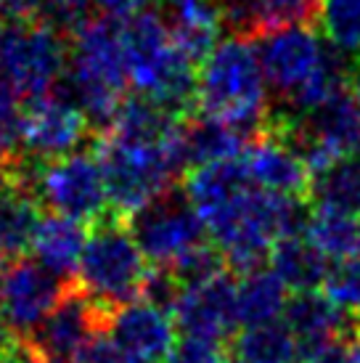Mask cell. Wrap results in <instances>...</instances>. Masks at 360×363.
Wrapping results in <instances>:
<instances>
[{
	"label": "cell",
	"instance_id": "28",
	"mask_svg": "<svg viewBox=\"0 0 360 363\" xmlns=\"http://www.w3.org/2000/svg\"><path fill=\"white\" fill-rule=\"evenodd\" d=\"M162 268H167L183 289H191V286H199V284H207L223 273H228V262L215 244L204 242L170 265H162Z\"/></svg>",
	"mask_w": 360,
	"mask_h": 363
},
{
	"label": "cell",
	"instance_id": "35",
	"mask_svg": "<svg viewBox=\"0 0 360 363\" xmlns=\"http://www.w3.org/2000/svg\"><path fill=\"white\" fill-rule=\"evenodd\" d=\"M93 3H96V9H99L103 16L120 19V21L143 9V0H93Z\"/></svg>",
	"mask_w": 360,
	"mask_h": 363
},
{
	"label": "cell",
	"instance_id": "9",
	"mask_svg": "<svg viewBox=\"0 0 360 363\" xmlns=\"http://www.w3.org/2000/svg\"><path fill=\"white\" fill-rule=\"evenodd\" d=\"M254 45L260 53L268 93L276 96V109L294 101L323 72L329 59V43L323 45L310 24L268 32L254 40Z\"/></svg>",
	"mask_w": 360,
	"mask_h": 363
},
{
	"label": "cell",
	"instance_id": "10",
	"mask_svg": "<svg viewBox=\"0 0 360 363\" xmlns=\"http://www.w3.org/2000/svg\"><path fill=\"white\" fill-rule=\"evenodd\" d=\"M111 311L96 303L77 281L67 286V294L53 308L45 323L32 334V345L40 350L45 363H74L85 345L106 334Z\"/></svg>",
	"mask_w": 360,
	"mask_h": 363
},
{
	"label": "cell",
	"instance_id": "41",
	"mask_svg": "<svg viewBox=\"0 0 360 363\" xmlns=\"http://www.w3.org/2000/svg\"><path fill=\"white\" fill-rule=\"evenodd\" d=\"M225 363H244V361H239L236 355H230V358H225Z\"/></svg>",
	"mask_w": 360,
	"mask_h": 363
},
{
	"label": "cell",
	"instance_id": "5",
	"mask_svg": "<svg viewBox=\"0 0 360 363\" xmlns=\"http://www.w3.org/2000/svg\"><path fill=\"white\" fill-rule=\"evenodd\" d=\"M149 273V260L133 239L125 218L106 212L103 218L90 223L88 244L74 281L96 303L114 311L120 305L140 300Z\"/></svg>",
	"mask_w": 360,
	"mask_h": 363
},
{
	"label": "cell",
	"instance_id": "26",
	"mask_svg": "<svg viewBox=\"0 0 360 363\" xmlns=\"http://www.w3.org/2000/svg\"><path fill=\"white\" fill-rule=\"evenodd\" d=\"M315 24L331 48L360 59V0H318Z\"/></svg>",
	"mask_w": 360,
	"mask_h": 363
},
{
	"label": "cell",
	"instance_id": "33",
	"mask_svg": "<svg viewBox=\"0 0 360 363\" xmlns=\"http://www.w3.org/2000/svg\"><path fill=\"white\" fill-rule=\"evenodd\" d=\"M305 363H358V337H342L302 355Z\"/></svg>",
	"mask_w": 360,
	"mask_h": 363
},
{
	"label": "cell",
	"instance_id": "1",
	"mask_svg": "<svg viewBox=\"0 0 360 363\" xmlns=\"http://www.w3.org/2000/svg\"><path fill=\"white\" fill-rule=\"evenodd\" d=\"M128 61L120 19L90 16L69 35V64L61 93L88 117L93 135L106 133L128 99Z\"/></svg>",
	"mask_w": 360,
	"mask_h": 363
},
{
	"label": "cell",
	"instance_id": "3",
	"mask_svg": "<svg viewBox=\"0 0 360 363\" xmlns=\"http://www.w3.org/2000/svg\"><path fill=\"white\" fill-rule=\"evenodd\" d=\"M196 111L228 122L249 141L268 130L273 104L254 40L230 35L201 61Z\"/></svg>",
	"mask_w": 360,
	"mask_h": 363
},
{
	"label": "cell",
	"instance_id": "8",
	"mask_svg": "<svg viewBox=\"0 0 360 363\" xmlns=\"http://www.w3.org/2000/svg\"><path fill=\"white\" fill-rule=\"evenodd\" d=\"M128 228L151 265H170L210 236L183 189H170L133 212Z\"/></svg>",
	"mask_w": 360,
	"mask_h": 363
},
{
	"label": "cell",
	"instance_id": "18",
	"mask_svg": "<svg viewBox=\"0 0 360 363\" xmlns=\"http://www.w3.org/2000/svg\"><path fill=\"white\" fill-rule=\"evenodd\" d=\"M40 199L27 181V170H9L0 181V255L21 257L40 225Z\"/></svg>",
	"mask_w": 360,
	"mask_h": 363
},
{
	"label": "cell",
	"instance_id": "42",
	"mask_svg": "<svg viewBox=\"0 0 360 363\" xmlns=\"http://www.w3.org/2000/svg\"><path fill=\"white\" fill-rule=\"evenodd\" d=\"M3 35H6V30H3V16H0V43H3Z\"/></svg>",
	"mask_w": 360,
	"mask_h": 363
},
{
	"label": "cell",
	"instance_id": "27",
	"mask_svg": "<svg viewBox=\"0 0 360 363\" xmlns=\"http://www.w3.org/2000/svg\"><path fill=\"white\" fill-rule=\"evenodd\" d=\"M320 252L334 260H344L355 252L358 247V218L344 215V212L320 210L313 207L308 233H305Z\"/></svg>",
	"mask_w": 360,
	"mask_h": 363
},
{
	"label": "cell",
	"instance_id": "25",
	"mask_svg": "<svg viewBox=\"0 0 360 363\" xmlns=\"http://www.w3.org/2000/svg\"><path fill=\"white\" fill-rule=\"evenodd\" d=\"M233 355L244 363H297L300 342L286 321H270L236 334Z\"/></svg>",
	"mask_w": 360,
	"mask_h": 363
},
{
	"label": "cell",
	"instance_id": "37",
	"mask_svg": "<svg viewBox=\"0 0 360 363\" xmlns=\"http://www.w3.org/2000/svg\"><path fill=\"white\" fill-rule=\"evenodd\" d=\"M350 91L360 106V59H358V64H355V72H352V77H350Z\"/></svg>",
	"mask_w": 360,
	"mask_h": 363
},
{
	"label": "cell",
	"instance_id": "11",
	"mask_svg": "<svg viewBox=\"0 0 360 363\" xmlns=\"http://www.w3.org/2000/svg\"><path fill=\"white\" fill-rule=\"evenodd\" d=\"M69 284L38 260H16L0 279V321L9 332L35 334L61 303Z\"/></svg>",
	"mask_w": 360,
	"mask_h": 363
},
{
	"label": "cell",
	"instance_id": "4",
	"mask_svg": "<svg viewBox=\"0 0 360 363\" xmlns=\"http://www.w3.org/2000/svg\"><path fill=\"white\" fill-rule=\"evenodd\" d=\"M90 149L103 170L109 212L125 220L164 191L175 189L178 175H186L180 133L167 143H143L120 138L114 133H96L90 138Z\"/></svg>",
	"mask_w": 360,
	"mask_h": 363
},
{
	"label": "cell",
	"instance_id": "2",
	"mask_svg": "<svg viewBox=\"0 0 360 363\" xmlns=\"http://www.w3.org/2000/svg\"><path fill=\"white\" fill-rule=\"evenodd\" d=\"M128 77L138 96L162 104L180 117L196 111L199 67L180 51L159 9L143 6L120 21Z\"/></svg>",
	"mask_w": 360,
	"mask_h": 363
},
{
	"label": "cell",
	"instance_id": "31",
	"mask_svg": "<svg viewBox=\"0 0 360 363\" xmlns=\"http://www.w3.org/2000/svg\"><path fill=\"white\" fill-rule=\"evenodd\" d=\"M167 363H225V342L183 334L172 347Z\"/></svg>",
	"mask_w": 360,
	"mask_h": 363
},
{
	"label": "cell",
	"instance_id": "6",
	"mask_svg": "<svg viewBox=\"0 0 360 363\" xmlns=\"http://www.w3.org/2000/svg\"><path fill=\"white\" fill-rule=\"evenodd\" d=\"M69 40L48 21L13 24L0 43V82L19 99H43L64 80Z\"/></svg>",
	"mask_w": 360,
	"mask_h": 363
},
{
	"label": "cell",
	"instance_id": "19",
	"mask_svg": "<svg viewBox=\"0 0 360 363\" xmlns=\"http://www.w3.org/2000/svg\"><path fill=\"white\" fill-rule=\"evenodd\" d=\"M247 146H249V138L236 128H230L228 122L207 117V114H191L183 120L180 157H183L186 172L201 164L239 160Z\"/></svg>",
	"mask_w": 360,
	"mask_h": 363
},
{
	"label": "cell",
	"instance_id": "43",
	"mask_svg": "<svg viewBox=\"0 0 360 363\" xmlns=\"http://www.w3.org/2000/svg\"><path fill=\"white\" fill-rule=\"evenodd\" d=\"M3 271H6V268H3V255H0V279H3Z\"/></svg>",
	"mask_w": 360,
	"mask_h": 363
},
{
	"label": "cell",
	"instance_id": "24",
	"mask_svg": "<svg viewBox=\"0 0 360 363\" xmlns=\"http://www.w3.org/2000/svg\"><path fill=\"white\" fill-rule=\"evenodd\" d=\"M310 204L320 210L344 212L358 218L360 215V157L337 160L331 167L313 175Z\"/></svg>",
	"mask_w": 360,
	"mask_h": 363
},
{
	"label": "cell",
	"instance_id": "22",
	"mask_svg": "<svg viewBox=\"0 0 360 363\" xmlns=\"http://www.w3.org/2000/svg\"><path fill=\"white\" fill-rule=\"evenodd\" d=\"M220 27L223 16L215 0H191V3L175 11L170 32L180 51L186 53L196 67H201V61L207 59L218 45Z\"/></svg>",
	"mask_w": 360,
	"mask_h": 363
},
{
	"label": "cell",
	"instance_id": "39",
	"mask_svg": "<svg viewBox=\"0 0 360 363\" xmlns=\"http://www.w3.org/2000/svg\"><path fill=\"white\" fill-rule=\"evenodd\" d=\"M162 3H170V6L180 9V6H186V3H191V0H162Z\"/></svg>",
	"mask_w": 360,
	"mask_h": 363
},
{
	"label": "cell",
	"instance_id": "17",
	"mask_svg": "<svg viewBox=\"0 0 360 363\" xmlns=\"http://www.w3.org/2000/svg\"><path fill=\"white\" fill-rule=\"evenodd\" d=\"M223 16V27L230 35L260 40L262 35L283 27L315 21L318 0H215Z\"/></svg>",
	"mask_w": 360,
	"mask_h": 363
},
{
	"label": "cell",
	"instance_id": "32",
	"mask_svg": "<svg viewBox=\"0 0 360 363\" xmlns=\"http://www.w3.org/2000/svg\"><path fill=\"white\" fill-rule=\"evenodd\" d=\"M90 3L93 0H45V19L43 21L72 35L82 21L90 19Z\"/></svg>",
	"mask_w": 360,
	"mask_h": 363
},
{
	"label": "cell",
	"instance_id": "36",
	"mask_svg": "<svg viewBox=\"0 0 360 363\" xmlns=\"http://www.w3.org/2000/svg\"><path fill=\"white\" fill-rule=\"evenodd\" d=\"M0 363H45V358L32 342H11Z\"/></svg>",
	"mask_w": 360,
	"mask_h": 363
},
{
	"label": "cell",
	"instance_id": "12",
	"mask_svg": "<svg viewBox=\"0 0 360 363\" xmlns=\"http://www.w3.org/2000/svg\"><path fill=\"white\" fill-rule=\"evenodd\" d=\"M90 133L93 128L77 104L64 93H48L24 109L21 149L35 162L61 160L77 152Z\"/></svg>",
	"mask_w": 360,
	"mask_h": 363
},
{
	"label": "cell",
	"instance_id": "23",
	"mask_svg": "<svg viewBox=\"0 0 360 363\" xmlns=\"http://www.w3.org/2000/svg\"><path fill=\"white\" fill-rule=\"evenodd\" d=\"M286 284L273 271H252L244 273L236 284V313L239 326H260V323L279 321V315L286 311Z\"/></svg>",
	"mask_w": 360,
	"mask_h": 363
},
{
	"label": "cell",
	"instance_id": "15",
	"mask_svg": "<svg viewBox=\"0 0 360 363\" xmlns=\"http://www.w3.org/2000/svg\"><path fill=\"white\" fill-rule=\"evenodd\" d=\"M241 160L249 172V181L257 189L281 194V196L310 199L313 172L308 170L300 154L273 130H265L257 138H252Z\"/></svg>",
	"mask_w": 360,
	"mask_h": 363
},
{
	"label": "cell",
	"instance_id": "16",
	"mask_svg": "<svg viewBox=\"0 0 360 363\" xmlns=\"http://www.w3.org/2000/svg\"><path fill=\"white\" fill-rule=\"evenodd\" d=\"M283 321H286V326L294 332L297 342H300V358L313 353L320 345L331 342V340L358 337L360 329L358 318L344 313L339 305L331 303L326 292L320 294L318 289L294 294L286 303Z\"/></svg>",
	"mask_w": 360,
	"mask_h": 363
},
{
	"label": "cell",
	"instance_id": "14",
	"mask_svg": "<svg viewBox=\"0 0 360 363\" xmlns=\"http://www.w3.org/2000/svg\"><path fill=\"white\" fill-rule=\"evenodd\" d=\"M236 284L228 273L207 284L183 289L172 308V318L183 334L210 337L218 342H228L239 326L236 313Z\"/></svg>",
	"mask_w": 360,
	"mask_h": 363
},
{
	"label": "cell",
	"instance_id": "40",
	"mask_svg": "<svg viewBox=\"0 0 360 363\" xmlns=\"http://www.w3.org/2000/svg\"><path fill=\"white\" fill-rule=\"evenodd\" d=\"M355 255L360 257V220H358V247H355Z\"/></svg>",
	"mask_w": 360,
	"mask_h": 363
},
{
	"label": "cell",
	"instance_id": "30",
	"mask_svg": "<svg viewBox=\"0 0 360 363\" xmlns=\"http://www.w3.org/2000/svg\"><path fill=\"white\" fill-rule=\"evenodd\" d=\"M24 135V109L21 99L11 91L6 82H0V164H16V152L21 149Z\"/></svg>",
	"mask_w": 360,
	"mask_h": 363
},
{
	"label": "cell",
	"instance_id": "20",
	"mask_svg": "<svg viewBox=\"0 0 360 363\" xmlns=\"http://www.w3.org/2000/svg\"><path fill=\"white\" fill-rule=\"evenodd\" d=\"M88 244V228L85 223L50 212L40 220L30 252L43 268L56 273L59 279H72L80 271V260Z\"/></svg>",
	"mask_w": 360,
	"mask_h": 363
},
{
	"label": "cell",
	"instance_id": "34",
	"mask_svg": "<svg viewBox=\"0 0 360 363\" xmlns=\"http://www.w3.org/2000/svg\"><path fill=\"white\" fill-rule=\"evenodd\" d=\"M0 16L13 24L45 19V0H0Z\"/></svg>",
	"mask_w": 360,
	"mask_h": 363
},
{
	"label": "cell",
	"instance_id": "13",
	"mask_svg": "<svg viewBox=\"0 0 360 363\" xmlns=\"http://www.w3.org/2000/svg\"><path fill=\"white\" fill-rule=\"evenodd\" d=\"M175 318L149 300H133L111 311L109 340L130 363H167L175 347Z\"/></svg>",
	"mask_w": 360,
	"mask_h": 363
},
{
	"label": "cell",
	"instance_id": "44",
	"mask_svg": "<svg viewBox=\"0 0 360 363\" xmlns=\"http://www.w3.org/2000/svg\"><path fill=\"white\" fill-rule=\"evenodd\" d=\"M358 342H360V329H358Z\"/></svg>",
	"mask_w": 360,
	"mask_h": 363
},
{
	"label": "cell",
	"instance_id": "21",
	"mask_svg": "<svg viewBox=\"0 0 360 363\" xmlns=\"http://www.w3.org/2000/svg\"><path fill=\"white\" fill-rule=\"evenodd\" d=\"M270 271L294 292H313L323 286L329 273V257L308 236H283L270 247Z\"/></svg>",
	"mask_w": 360,
	"mask_h": 363
},
{
	"label": "cell",
	"instance_id": "38",
	"mask_svg": "<svg viewBox=\"0 0 360 363\" xmlns=\"http://www.w3.org/2000/svg\"><path fill=\"white\" fill-rule=\"evenodd\" d=\"M11 342H13V340L9 337V326H6V323L0 321V358L6 355V350L11 347Z\"/></svg>",
	"mask_w": 360,
	"mask_h": 363
},
{
	"label": "cell",
	"instance_id": "29",
	"mask_svg": "<svg viewBox=\"0 0 360 363\" xmlns=\"http://www.w3.org/2000/svg\"><path fill=\"white\" fill-rule=\"evenodd\" d=\"M323 292L334 305L360 321V257L337 260L326 273Z\"/></svg>",
	"mask_w": 360,
	"mask_h": 363
},
{
	"label": "cell",
	"instance_id": "7",
	"mask_svg": "<svg viewBox=\"0 0 360 363\" xmlns=\"http://www.w3.org/2000/svg\"><path fill=\"white\" fill-rule=\"evenodd\" d=\"M27 181L43 207L56 215L96 223L109 212L106 181L93 149L74 152L61 160L35 162V167L27 170Z\"/></svg>",
	"mask_w": 360,
	"mask_h": 363
}]
</instances>
